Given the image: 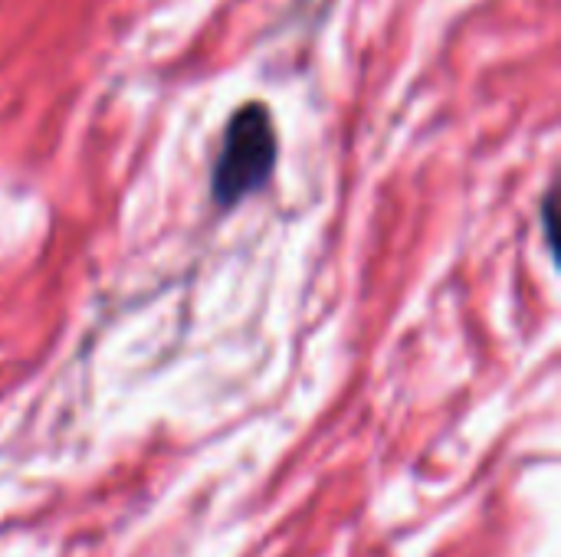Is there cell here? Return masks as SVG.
Instances as JSON below:
<instances>
[{
	"mask_svg": "<svg viewBox=\"0 0 561 557\" xmlns=\"http://www.w3.org/2000/svg\"><path fill=\"white\" fill-rule=\"evenodd\" d=\"M276 164V128L266 105L250 102L233 112L224 131V144L210 174L214 204L230 210L243 197L256 194Z\"/></svg>",
	"mask_w": 561,
	"mask_h": 557,
	"instance_id": "cell-1",
	"label": "cell"
}]
</instances>
